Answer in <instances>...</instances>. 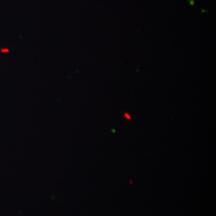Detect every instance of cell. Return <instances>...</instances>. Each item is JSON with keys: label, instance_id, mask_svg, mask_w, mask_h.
Wrapping results in <instances>:
<instances>
[{"label": "cell", "instance_id": "6da1fadb", "mask_svg": "<svg viewBox=\"0 0 216 216\" xmlns=\"http://www.w3.org/2000/svg\"><path fill=\"white\" fill-rule=\"evenodd\" d=\"M0 51H1L2 53H8V52L10 51V50L8 49V48L3 47V48H1V50H0Z\"/></svg>", "mask_w": 216, "mask_h": 216}]
</instances>
